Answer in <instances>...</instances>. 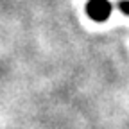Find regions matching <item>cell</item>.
<instances>
[{"label": "cell", "mask_w": 129, "mask_h": 129, "mask_svg": "<svg viewBox=\"0 0 129 129\" xmlns=\"http://www.w3.org/2000/svg\"><path fill=\"white\" fill-rule=\"evenodd\" d=\"M86 14L93 22H106L111 14V4L109 0H88L86 4Z\"/></svg>", "instance_id": "6da1fadb"}, {"label": "cell", "mask_w": 129, "mask_h": 129, "mask_svg": "<svg viewBox=\"0 0 129 129\" xmlns=\"http://www.w3.org/2000/svg\"><path fill=\"white\" fill-rule=\"evenodd\" d=\"M117 7H118L125 16H129V0H120V2L117 4Z\"/></svg>", "instance_id": "7a4b0ae2"}]
</instances>
